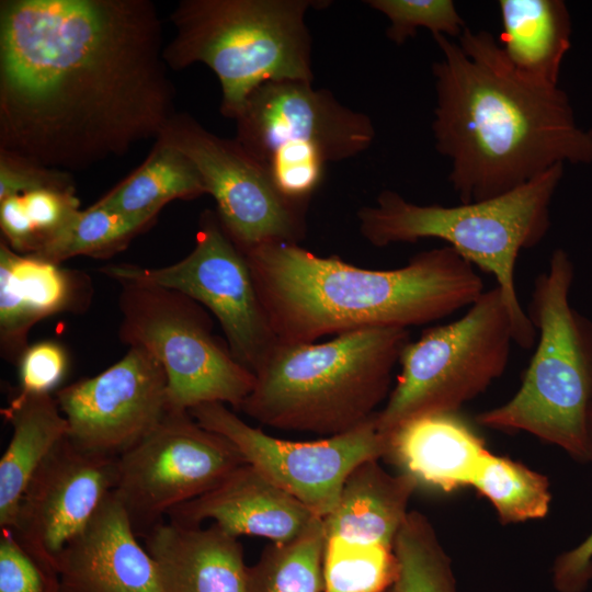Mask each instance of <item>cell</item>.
I'll return each instance as SVG.
<instances>
[{
    "label": "cell",
    "instance_id": "cell-1",
    "mask_svg": "<svg viewBox=\"0 0 592 592\" xmlns=\"http://www.w3.org/2000/svg\"><path fill=\"white\" fill-rule=\"evenodd\" d=\"M148 0L0 2V151L64 172L159 137L174 116Z\"/></svg>",
    "mask_w": 592,
    "mask_h": 592
},
{
    "label": "cell",
    "instance_id": "cell-2",
    "mask_svg": "<svg viewBox=\"0 0 592 592\" xmlns=\"http://www.w3.org/2000/svg\"><path fill=\"white\" fill-rule=\"evenodd\" d=\"M432 36L442 53L432 65L434 146L460 203L513 191L556 164L592 163V128L577 123L559 86L519 73L486 30Z\"/></svg>",
    "mask_w": 592,
    "mask_h": 592
},
{
    "label": "cell",
    "instance_id": "cell-3",
    "mask_svg": "<svg viewBox=\"0 0 592 592\" xmlns=\"http://www.w3.org/2000/svg\"><path fill=\"white\" fill-rule=\"evenodd\" d=\"M243 253L272 330L285 343L367 328L409 330L471 306L485 292L476 267L449 246L392 270L358 267L288 242Z\"/></svg>",
    "mask_w": 592,
    "mask_h": 592
},
{
    "label": "cell",
    "instance_id": "cell-4",
    "mask_svg": "<svg viewBox=\"0 0 592 592\" xmlns=\"http://www.w3.org/2000/svg\"><path fill=\"white\" fill-rule=\"evenodd\" d=\"M410 332L367 328L322 343L277 341L254 371L239 410L261 424L326 437L373 417L389 396Z\"/></svg>",
    "mask_w": 592,
    "mask_h": 592
},
{
    "label": "cell",
    "instance_id": "cell-5",
    "mask_svg": "<svg viewBox=\"0 0 592 592\" xmlns=\"http://www.w3.org/2000/svg\"><path fill=\"white\" fill-rule=\"evenodd\" d=\"M565 164H556L526 184L493 198L454 206L419 205L383 190L374 206L357 212L360 232L374 247L446 242L478 270L497 281L510 312L514 341L531 349L537 332L521 306L515 284L520 252L537 246L550 228V204Z\"/></svg>",
    "mask_w": 592,
    "mask_h": 592
},
{
    "label": "cell",
    "instance_id": "cell-6",
    "mask_svg": "<svg viewBox=\"0 0 592 592\" xmlns=\"http://www.w3.org/2000/svg\"><path fill=\"white\" fill-rule=\"evenodd\" d=\"M314 0H182L171 13L169 68L205 64L221 87L220 112L235 119L247 99L271 81L312 83V41L305 16Z\"/></svg>",
    "mask_w": 592,
    "mask_h": 592
},
{
    "label": "cell",
    "instance_id": "cell-7",
    "mask_svg": "<svg viewBox=\"0 0 592 592\" xmlns=\"http://www.w3.org/2000/svg\"><path fill=\"white\" fill-rule=\"evenodd\" d=\"M574 265L561 248L534 281L527 316L537 344L514 396L480 412L487 428L523 431L585 462L584 422L592 402V321L570 305Z\"/></svg>",
    "mask_w": 592,
    "mask_h": 592
},
{
    "label": "cell",
    "instance_id": "cell-8",
    "mask_svg": "<svg viewBox=\"0 0 592 592\" xmlns=\"http://www.w3.org/2000/svg\"><path fill=\"white\" fill-rule=\"evenodd\" d=\"M236 141L286 200L306 206L326 166L365 151L375 138L372 119L341 104L331 91L297 80L266 82L235 118Z\"/></svg>",
    "mask_w": 592,
    "mask_h": 592
},
{
    "label": "cell",
    "instance_id": "cell-9",
    "mask_svg": "<svg viewBox=\"0 0 592 592\" xmlns=\"http://www.w3.org/2000/svg\"><path fill=\"white\" fill-rule=\"evenodd\" d=\"M512 343V319L497 286L460 318L423 331L405 346L396 385L377 412L382 435L388 441L420 415L456 413L504 373Z\"/></svg>",
    "mask_w": 592,
    "mask_h": 592
},
{
    "label": "cell",
    "instance_id": "cell-10",
    "mask_svg": "<svg viewBox=\"0 0 592 592\" xmlns=\"http://www.w3.org/2000/svg\"><path fill=\"white\" fill-rule=\"evenodd\" d=\"M119 284V339L148 351L162 365L171 409L189 411L220 402L239 410L253 388L254 374L215 337L204 307L177 291Z\"/></svg>",
    "mask_w": 592,
    "mask_h": 592
},
{
    "label": "cell",
    "instance_id": "cell-11",
    "mask_svg": "<svg viewBox=\"0 0 592 592\" xmlns=\"http://www.w3.org/2000/svg\"><path fill=\"white\" fill-rule=\"evenodd\" d=\"M101 272L118 283L177 291L207 308L234 357L252 373L277 342L244 253L210 209L201 214L195 246L182 260L161 267L111 264Z\"/></svg>",
    "mask_w": 592,
    "mask_h": 592
},
{
    "label": "cell",
    "instance_id": "cell-12",
    "mask_svg": "<svg viewBox=\"0 0 592 592\" xmlns=\"http://www.w3.org/2000/svg\"><path fill=\"white\" fill-rule=\"evenodd\" d=\"M246 464L225 436L189 411L171 410L139 443L117 457L113 493L137 535L174 508L202 496Z\"/></svg>",
    "mask_w": 592,
    "mask_h": 592
},
{
    "label": "cell",
    "instance_id": "cell-13",
    "mask_svg": "<svg viewBox=\"0 0 592 592\" xmlns=\"http://www.w3.org/2000/svg\"><path fill=\"white\" fill-rule=\"evenodd\" d=\"M189 412L205 429L227 437L246 463L321 519L334 509L355 467L389 454V442L378 430V411L348 432L308 442L269 435L220 402L202 403Z\"/></svg>",
    "mask_w": 592,
    "mask_h": 592
},
{
    "label": "cell",
    "instance_id": "cell-14",
    "mask_svg": "<svg viewBox=\"0 0 592 592\" xmlns=\"http://www.w3.org/2000/svg\"><path fill=\"white\" fill-rule=\"evenodd\" d=\"M159 137L195 164L223 228L242 252L305 237L307 207L281 195L236 139L210 133L186 113H175Z\"/></svg>",
    "mask_w": 592,
    "mask_h": 592
},
{
    "label": "cell",
    "instance_id": "cell-15",
    "mask_svg": "<svg viewBox=\"0 0 592 592\" xmlns=\"http://www.w3.org/2000/svg\"><path fill=\"white\" fill-rule=\"evenodd\" d=\"M55 399L68 439L112 457L134 447L172 410L162 365L137 346L100 374L60 388Z\"/></svg>",
    "mask_w": 592,
    "mask_h": 592
},
{
    "label": "cell",
    "instance_id": "cell-16",
    "mask_svg": "<svg viewBox=\"0 0 592 592\" xmlns=\"http://www.w3.org/2000/svg\"><path fill=\"white\" fill-rule=\"evenodd\" d=\"M116 465L117 457L88 452L64 437L31 478L10 528L56 565L114 490Z\"/></svg>",
    "mask_w": 592,
    "mask_h": 592
},
{
    "label": "cell",
    "instance_id": "cell-17",
    "mask_svg": "<svg viewBox=\"0 0 592 592\" xmlns=\"http://www.w3.org/2000/svg\"><path fill=\"white\" fill-rule=\"evenodd\" d=\"M59 592H162L157 566L113 491L56 560Z\"/></svg>",
    "mask_w": 592,
    "mask_h": 592
},
{
    "label": "cell",
    "instance_id": "cell-18",
    "mask_svg": "<svg viewBox=\"0 0 592 592\" xmlns=\"http://www.w3.org/2000/svg\"><path fill=\"white\" fill-rule=\"evenodd\" d=\"M168 517L185 525L213 521L232 536L274 543L298 537L319 519L248 463L212 490L171 510Z\"/></svg>",
    "mask_w": 592,
    "mask_h": 592
},
{
    "label": "cell",
    "instance_id": "cell-19",
    "mask_svg": "<svg viewBox=\"0 0 592 592\" xmlns=\"http://www.w3.org/2000/svg\"><path fill=\"white\" fill-rule=\"evenodd\" d=\"M93 296L90 276L33 254H20L0 243L1 354L19 361L27 349V334L42 319L88 309Z\"/></svg>",
    "mask_w": 592,
    "mask_h": 592
},
{
    "label": "cell",
    "instance_id": "cell-20",
    "mask_svg": "<svg viewBox=\"0 0 592 592\" xmlns=\"http://www.w3.org/2000/svg\"><path fill=\"white\" fill-rule=\"evenodd\" d=\"M162 592H246L248 566L238 537L208 527L160 522L145 535Z\"/></svg>",
    "mask_w": 592,
    "mask_h": 592
},
{
    "label": "cell",
    "instance_id": "cell-21",
    "mask_svg": "<svg viewBox=\"0 0 592 592\" xmlns=\"http://www.w3.org/2000/svg\"><path fill=\"white\" fill-rule=\"evenodd\" d=\"M388 441V456L403 473L444 492L471 486L488 452L483 441L456 413L413 418Z\"/></svg>",
    "mask_w": 592,
    "mask_h": 592
},
{
    "label": "cell",
    "instance_id": "cell-22",
    "mask_svg": "<svg viewBox=\"0 0 592 592\" xmlns=\"http://www.w3.org/2000/svg\"><path fill=\"white\" fill-rule=\"evenodd\" d=\"M378 460H366L348 476L334 509L322 519L326 539L394 548L419 482L407 473L386 471Z\"/></svg>",
    "mask_w": 592,
    "mask_h": 592
},
{
    "label": "cell",
    "instance_id": "cell-23",
    "mask_svg": "<svg viewBox=\"0 0 592 592\" xmlns=\"http://www.w3.org/2000/svg\"><path fill=\"white\" fill-rule=\"evenodd\" d=\"M1 413L12 435L0 459V527H12L31 478L68 435V422L50 394L19 390Z\"/></svg>",
    "mask_w": 592,
    "mask_h": 592
},
{
    "label": "cell",
    "instance_id": "cell-24",
    "mask_svg": "<svg viewBox=\"0 0 592 592\" xmlns=\"http://www.w3.org/2000/svg\"><path fill=\"white\" fill-rule=\"evenodd\" d=\"M500 47L511 66L530 80L557 87L571 47L572 23L562 0H500Z\"/></svg>",
    "mask_w": 592,
    "mask_h": 592
},
{
    "label": "cell",
    "instance_id": "cell-25",
    "mask_svg": "<svg viewBox=\"0 0 592 592\" xmlns=\"http://www.w3.org/2000/svg\"><path fill=\"white\" fill-rule=\"evenodd\" d=\"M204 194L191 159L158 137L145 161L95 203L127 216L157 218L168 203Z\"/></svg>",
    "mask_w": 592,
    "mask_h": 592
},
{
    "label": "cell",
    "instance_id": "cell-26",
    "mask_svg": "<svg viewBox=\"0 0 592 592\" xmlns=\"http://www.w3.org/2000/svg\"><path fill=\"white\" fill-rule=\"evenodd\" d=\"M80 209L73 182L30 190L0 200L4 242L20 254H34Z\"/></svg>",
    "mask_w": 592,
    "mask_h": 592
},
{
    "label": "cell",
    "instance_id": "cell-27",
    "mask_svg": "<svg viewBox=\"0 0 592 592\" xmlns=\"http://www.w3.org/2000/svg\"><path fill=\"white\" fill-rule=\"evenodd\" d=\"M323 520L298 537L267 545L248 567L246 592H323Z\"/></svg>",
    "mask_w": 592,
    "mask_h": 592
},
{
    "label": "cell",
    "instance_id": "cell-28",
    "mask_svg": "<svg viewBox=\"0 0 592 592\" xmlns=\"http://www.w3.org/2000/svg\"><path fill=\"white\" fill-rule=\"evenodd\" d=\"M155 221L156 218L132 217L94 203L79 209L33 255L58 264L78 255L109 258L125 249Z\"/></svg>",
    "mask_w": 592,
    "mask_h": 592
},
{
    "label": "cell",
    "instance_id": "cell-29",
    "mask_svg": "<svg viewBox=\"0 0 592 592\" xmlns=\"http://www.w3.org/2000/svg\"><path fill=\"white\" fill-rule=\"evenodd\" d=\"M471 487L494 508L501 524L543 519L549 510V480L520 462L485 454Z\"/></svg>",
    "mask_w": 592,
    "mask_h": 592
},
{
    "label": "cell",
    "instance_id": "cell-30",
    "mask_svg": "<svg viewBox=\"0 0 592 592\" xmlns=\"http://www.w3.org/2000/svg\"><path fill=\"white\" fill-rule=\"evenodd\" d=\"M394 551L397 574L392 592H459L452 559L424 514L409 511Z\"/></svg>",
    "mask_w": 592,
    "mask_h": 592
},
{
    "label": "cell",
    "instance_id": "cell-31",
    "mask_svg": "<svg viewBox=\"0 0 592 592\" xmlns=\"http://www.w3.org/2000/svg\"><path fill=\"white\" fill-rule=\"evenodd\" d=\"M396 574L394 548L326 539L323 592H385Z\"/></svg>",
    "mask_w": 592,
    "mask_h": 592
},
{
    "label": "cell",
    "instance_id": "cell-32",
    "mask_svg": "<svg viewBox=\"0 0 592 592\" xmlns=\"http://www.w3.org/2000/svg\"><path fill=\"white\" fill-rule=\"evenodd\" d=\"M365 3L388 19L386 35L397 45L415 36L420 27L452 39L459 38L467 27L452 0H367Z\"/></svg>",
    "mask_w": 592,
    "mask_h": 592
},
{
    "label": "cell",
    "instance_id": "cell-33",
    "mask_svg": "<svg viewBox=\"0 0 592 592\" xmlns=\"http://www.w3.org/2000/svg\"><path fill=\"white\" fill-rule=\"evenodd\" d=\"M0 592H59L56 565L10 527L0 528Z\"/></svg>",
    "mask_w": 592,
    "mask_h": 592
},
{
    "label": "cell",
    "instance_id": "cell-34",
    "mask_svg": "<svg viewBox=\"0 0 592 592\" xmlns=\"http://www.w3.org/2000/svg\"><path fill=\"white\" fill-rule=\"evenodd\" d=\"M68 356L65 349L53 341H43L23 352L19 360L20 390L50 394L66 375Z\"/></svg>",
    "mask_w": 592,
    "mask_h": 592
},
{
    "label": "cell",
    "instance_id": "cell-35",
    "mask_svg": "<svg viewBox=\"0 0 592 592\" xmlns=\"http://www.w3.org/2000/svg\"><path fill=\"white\" fill-rule=\"evenodd\" d=\"M73 182L68 172L48 169L0 151V200L37 187Z\"/></svg>",
    "mask_w": 592,
    "mask_h": 592
},
{
    "label": "cell",
    "instance_id": "cell-36",
    "mask_svg": "<svg viewBox=\"0 0 592 592\" xmlns=\"http://www.w3.org/2000/svg\"><path fill=\"white\" fill-rule=\"evenodd\" d=\"M592 580V532L576 547L559 554L551 567L558 592H584Z\"/></svg>",
    "mask_w": 592,
    "mask_h": 592
},
{
    "label": "cell",
    "instance_id": "cell-37",
    "mask_svg": "<svg viewBox=\"0 0 592 592\" xmlns=\"http://www.w3.org/2000/svg\"><path fill=\"white\" fill-rule=\"evenodd\" d=\"M585 462L592 463V402L589 406L584 422Z\"/></svg>",
    "mask_w": 592,
    "mask_h": 592
},
{
    "label": "cell",
    "instance_id": "cell-38",
    "mask_svg": "<svg viewBox=\"0 0 592 592\" xmlns=\"http://www.w3.org/2000/svg\"><path fill=\"white\" fill-rule=\"evenodd\" d=\"M385 592H392L391 587H390L387 591H385Z\"/></svg>",
    "mask_w": 592,
    "mask_h": 592
}]
</instances>
